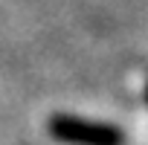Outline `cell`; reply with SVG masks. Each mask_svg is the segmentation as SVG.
Here are the masks:
<instances>
[{
	"mask_svg": "<svg viewBox=\"0 0 148 145\" xmlns=\"http://www.w3.org/2000/svg\"><path fill=\"white\" fill-rule=\"evenodd\" d=\"M47 131L55 142H64V145H125V131L119 125L73 116V113L49 116Z\"/></svg>",
	"mask_w": 148,
	"mask_h": 145,
	"instance_id": "obj_1",
	"label": "cell"
},
{
	"mask_svg": "<svg viewBox=\"0 0 148 145\" xmlns=\"http://www.w3.org/2000/svg\"><path fill=\"white\" fill-rule=\"evenodd\" d=\"M145 99H148V84H145Z\"/></svg>",
	"mask_w": 148,
	"mask_h": 145,
	"instance_id": "obj_2",
	"label": "cell"
}]
</instances>
